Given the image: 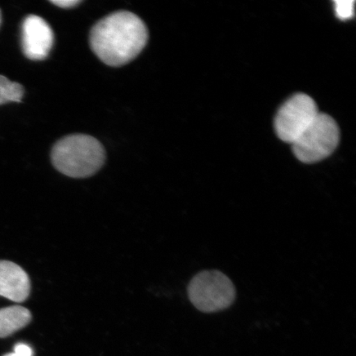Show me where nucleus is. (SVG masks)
<instances>
[{
  "mask_svg": "<svg viewBox=\"0 0 356 356\" xmlns=\"http://www.w3.org/2000/svg\"><path fill=\"white\" fill-rule=\"evenodd\" d=\"M148 40V29L140 17L131 12L118 11L92 26L89 42L104 64L120 67L139 56Z\"/></svg>",
  "mask_w": 356,
  "mask_h": 356,
  "instance_id": "1",
  "label": "nucleus"
},
{
  "mask_svg": "<svg viewBox=\"0 0 356 356\" xmlns=\"http://www.w3.org/2000/svg\"><path fill=\"white\" fill-rule=\"evenodd\" d=\"M53 165L64 175L82 178L90 177L104 165V147L96 138L76 134L62 138L51 150Z\"/></svg>",
  "mask_w": 356,
  "mask_h": 356,
  "instance_id": "2",
  "label": "nucleus"
},
{
  "mask_svg": "<svg viewBox=\"0 0 356 356\" xmlns=\"http://www.w3.org/2000/svg\"><path fill=\"white\" fill-rule=\"evenodd\" d=\"M339 140L340 130L335 120L327 114L319 113L292 144L293 154L302 163H318L334 152Z\"/></svg>",
  "mask_w": 356,
  "mask_h": 356,
  "instance_id": "3",
  "label": "nucleus"
},
{
  "mask_svg": "<svg viewBox=\"0 0 356 356\" xmlns=\"http://www.w3.org/2000/svg\"><path fill=\"white\" fill-rule=\"evenodd\" d=\"M189 299L204 313L228 309L236 298L234 284L219 270H206L195 275L188 286Z\"/></svg>",
  "mask_w": 356,
  "mask_h": 356,
  "instance_id": "4",
  "label": "nucleus"
},
{
  "mask_svg": "<svg viewBox=\"0 0 356 356\" xmlns=\"http://www.w3.org/2000/svg\"><path fill=\"white\" fill-rule=\"evenodd\" d=\"M317 104L308 95H296L280 108L275 128L280 139L293 144L319 114Z\"/></svg>",
  "mask_w": 356,
  "mask_h": 356,
  "instance_id": "5",
  "label": "nucleus"
},
{
  "mask_svg": "<svg viewBox=\"0 0 356 356\" xmlns=\"http://www.w3.org/2000/svg\"><path fill=\"white\" fill-rule=\"evenodd\" d=\"M54 44V33L42 17L31 15L22 25V48L29 60H43Z\"/></svg>",
  "mask_w": 356,
  "mask_h": 356,
  "instance_id": "6",
  "label": "nucleus"
},
{
  "mask_svg": "<svg viewBox=\"0 0 356 356\" xmlns=\"http://www.w3.org/2000/svg\"><path fill=\"white\" fill-rule=\"evenodd\" d=\"M31 291L28 274L12 261H0V296L16 302H24Z\"/></svg>",
  "mask_w": 356,
  "mask_h": 356,
  "instance_id": "7",
  "label": "nucleus"
},
{
  "mask_svg": "<svg viewBox=\"0 0 356 356\" xmlns=\"http://www.w3.org/2000/svg\"><path fill=\"white\" fill-rule=\"evenodd\" d=\"M32 321V314L19 305L0 309V338L10 337Z\"/></svg>",
  "mask_w": 356,
  "mask_h": 356,
  "instance_id": "8",
  "label": "nucleus"
},
{
  "mask_svg": "<svg viewBox=\"0 0 356 356\" xmlns=\"http://www.w3.org/2000/svg\"><path fill=\"white\" fill-rule=\"evenodd\" d=\"M24 95V88L22 84L12 82L0 75V105L8 102H21Z\"/></svg>",
  "mask_w": 356,
  "mask_h": 356,
  "instance_id": "9",
  "label": "nucleus"
},
{
  "mask_svg": "<svg viewBox=\"0 0 356 356\" xmlns=\"http://www.w3.org/2000/svg\"><path fill=\"white\" fill-rule=\"evenodd\" d=\"M334 3H335L337 15L340 19H349L353 16L355 4L353 0H337Z\"/></svg>",
  "mask_w": 356,
  "mask_h": 356,
  "instance_id": "10",
  "label": "nucleus"
},
{
  "mask_svg": "<svg viewBox=\"0 0 356 356\" xmlns=\"http://www.w3.org/2000/svg\"><path fill=\"white\" fill-rule=\"evenodd\" d=\"M16 356H33V349L28 345L19 343L15 346V353Z\"/></svg>",
  "mask_w": 356,
  "mask_h": 356,
  "instance_id": "11",
  "label": "nucleus"
},
{
  "mask_svg": "<svg viewBox=\"0 0 356 356\" xmlns=\"http://www.w3.org/2000/svg\"><path fill=\"white\" fill-rule=\"evenodd\" d=\"M51 3L62 8H71L81 3L80 0H52Z\"/></svg>",
  "mask_w": 356,
  "mask_h": 356,
  "instance_id": "12",
  "label": "nucleus"
},
{
  "mask_svg": "<svg viewBox=\"0 0 356 356\" xmlns=\"http://www.w3.org/2000/svg\"><path fill=\"white\" fill-rule=\"evenodd\" d=\"M3 356H16V355L13 353H10V354L4 355Z\"/></svg>",
  "mask_w": 356,
  "mask_h": 356,
  "instance_id": "13",
  "label": "nucleus"
},
{
  "mask_svg": "<svg viewBox=\"0 0 356 356\" xmlns=\"http://www.w3.org/2000/svg\"><path fill=\"white\" fill-rule=\"evenodd\" d=\"M1 11H0V25H1Z\"/></svg>",
  "mask_w": 356,
  "mask_h": 356,
  "instance_id": "14",
  "label": "nucleus"
}]
</instances>
